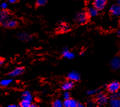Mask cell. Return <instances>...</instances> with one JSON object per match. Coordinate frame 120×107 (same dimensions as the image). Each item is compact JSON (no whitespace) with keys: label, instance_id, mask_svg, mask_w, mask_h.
<instances>
[{"label":"cell","instance_id":"cell-1","mask_svg":"<svg viewBox=\"0 0 120 107\" xmlns=\"http://www.w3.org/2000/svg\"><path fill=\"white\" fill-rule=\"evenodd\" d=\"M89 19V15L88 13L85 11L78 12L75 17V21L79 25H83L88 22Z\"/></svg>","mask_w":120,"mask_h":107},{"label":"cell","instance_id":"cell-2","mask_svg":"<svg viewBox=\"0 0 120 107\" xmlns=\"http://www.w3.org/2000/svg\"><path fill=\"white\" fill-rule=\"evenodd\" d=\"M109 99L107 96L103 92L98 93L96 97V102L98 105L104 106L107 103Z\"/></svg>","mask_w":120,"mask_h":107},{"label":"cell","instance_id":"cell-3","mask_svg":"<svg viewBox=\"0 0 120 107\" xmlns=\"http://www.w3.org/2000/svg\"><path fill=\"white\" fill-rule=\"evenodd\" d=\"M107 91L113 94L116 92L120 91V83L116 81H114L109 84L107 87Z\"/></svg>","mask_w":120,"mask_h":107},{"label":"cell","instance_id":"cell-4","mask_svg":"<svg viewBox=\"0 0 120 107\" xmlns=\"http://www.w3.org/2000/svg\"><path fill=\"white\" fill-rule=\"evenodd\" d=\"M107 3V0H94L93 2V6L98 11H102L105 7Z\"/></svg>","mask_w":120,"mask_h":107},{"label":"cell","instance_id":"cell-5","mask_svg":"<svg viewBox=\"0 0 120 107\" xmlns=\"http://www.w3.org/2000/svg\"><path fill=\"white\" fill-rule=\"evenodd\" d=\"M10 14L6 9H3L0 11V23L3 25L8 20H9Z\"/></svg>","mask_w":120,"mask_h":107},{"label":"cell","instance_id":"cell-6","mask_svg":"<svg viewBox=\"0 0 120 107\" xmlns=\"http://www.w3.org/2000/svg\"><path fill=\"white\" fill-rule=\"evenodd\" d=\"M110 12L114 17H120V6L117 4H113L110 8Z\"/></svg>","mask_w":120,"mask_h":107},{"label":"cell","instance_id":"cell-7","mask_svg":"<svg viewBox=\"0 0 120 107\" xmlns=\"http://www.w3.org/2000/svg\"><path fill=\"white\" fill-rule=\"evenodd\" d=\"M68 78L69 80L72 81H78L80 80V75L79 73H78L76 71H72L69 73L68 75Z\"/></svg>","mask_w":120,"mask_h":107},{"label":"cell","instance_id":"cell-8","mask_svg":"<svg viewBox=\"0 0 120 107\" xmlns=\"http://www.w3.org/2000/svg\"><path fill=\"white\" fill-rule=\"evenodd\" d=\"M110 66L113 69L118 70L120 69V58L119 57H115L110 62Z\"/></svg>","mask_w":120,"mask_h":107},{"label":"cell","instance_id":"cell-9","mask_svg":"<svg viewBox=\"0 0 120 107\" xmlns=\"http://www.w3.org/2000/svg\"><path fill=\"white\" fill-rule=\"evenodd\" d=\"M78 102L75 100L72 99L64 100L63 102V107H77Z\"/></svg>","mask_w":120,"mask_h":107},{"label":"cell","instance_id":"cell-10","mask_svg":"<svg viewBox=\"0 0 120 107\" xmlns=\"http://www.w3.org/2000/svg\"><path fill=\"white\" fill-rule=\"evenodd\" d=\"M24 72V69L21 67L15 68L14 70H13L9 74V75L11 77H15L19 75H20Z\"/></svg>","mask_w":120,"mask_h":107},{"label":"cell","instance_id":"cell-11","mask_svg":"<svg viewBox=\"0 0 120 107\" xmlns=\"http://www.w3.org/2000/svg\"><path fill=\"white\" fill-rule=\"evenodd\" d=\"M62 55L63 56L64 58H67L68 59H72L75 58V54L72 52H70L68 48H64L63 51Z\"/></svg>","mask_w":120,"mask_h":107},{"label":"cell","instance_id":"cell-12","mask_svg":"<svg viewBox=\"0 0 120 107\" xmlns=\"http://www.w3.org/2000/svg\"><path fill=\"white\" fill-rule=\"evenodd\" d=\"M74 87V83L72 81H67L64 82L61 86L62 89L66 91H69V90L72 89Z\"/></svg>","mask_w":120,"mask_h":107},{"label":"cell","instance_id":"cell-13","mask_svg":"<svg viewBox=\"0 0 120 107\" xmlns=\"http://www.w3.org/2000/svg\"><path fill=\"white\" fill-rule=\"evenodd\" d=\"M18 38L19 40H20L23 42H26V41H30L31 39V36L29 34L23 32V33H20L18 34Z\"/></svg>","mask_w":120,"mask_h":107},{"label":"cell","instance_id":"cell-14","mask_svg":"<svg viewBox=\"0 0 120 107\" xmlns=\"http://www.w3.org/2000/svg\"><path fill=\"white\" fill-rule=\"evenodd\" d=\"M87 13L90 17H94L98 15V10L94 7H90L87 10Z\"/></svg>","mask_w":120,"mask_h":107},{"label":"cell","instance_id":"cell-15","mask_svg":"<svg viewBox=\"0 0 120 107\" xmlns=\"http://www.w3.org/2000/svg\"><path fill=\"white\" fill-rule=\"evenodd\" d=\"M22 98L23 100H25L30 101V102H32L33 99L32 94L29 91L23 92L22 95Z\"/></svg>","mask_w":120,"mask_h":107},{"label":"cell","instance_id":"cell-16","mask_svg":"<svg viewBox=\"0 0 120 107\" xmlns=\"http://www.w3.org/2000/svg\"><path fill=\"white\" fill-rule=\"evenodd\" d=\"M110 105L112 107H120V98H112L110 101Z\"/></svg>","mask_w":120,"mask_h":107},{"label":"cell","instance_id":"cell-17","mask_svg":"<svg viewBox=\"0 0 120 107\" xmlns=\"http://www.w3.org/2000/svg\"><path fill=\"white\" fill-rule=\"evenodd\" d=\"M3 26L8 28H14L17 26V22L15 20H8Z\"/></svg>","mask_w":120,"mask_h":107},{"label":"cell","instance_id":"cell-18","mask_svg":"<svg viewBox=\"0 0 120 107\" xmlns=\"http://www.w3.org/2000/svg\"><path fill=\"white\" fill-rule=\"evenodd\" d=\"M70 26L65 23H61L58 26V31L60 32H67L69 31Z\"/></svg>","mask_w":120,"mask_h":107},{"label":"cell","instance_id":"cell-19","mask_svg":"<svg viewBox=\"0 0 120 107\" xmlns=\"http://www.w3.org/2000/svg\"><path fill=\"white\" fill-rule=\"evenodd\" d=\"M12 82V79H3L0 81V86L6 87L10 84H11Z\"/></svg>","mask_w":120,"mask_h":107},{"label":"cell","instance_id":"cell-20","mask_svg":"<svg viewBox=\"0 0 120 107\" xmlns=\"http://www.w3.org/2000/svg\"><path fill=\"white\" fill-rule=\"evenodd\" d=\"M53 107H63V102L60 99H56L53 102Z\"/></svg>","mask_w":120,"mask_h":107},{"label":"cell","instance_id":"cell-21","mask_svg":"<svg viewBox=\"0 0 120 107\" xmlns=\"http://www.w3.org/2000/svg\"><path fill=\"white\" fill-rule=\"evenodd\" d=\"M32 104V102H30V101H27L25 100H23L21 101L20 103V106L22 107H30L31 105Z\"/></svg>","mask_w":120,"mask_h":107},{"label":"cell","instance_id":"cell-22","mask_svg":"<svg viewBox=\"0 0 120 107\" xmlns=\"http://www.w3.org/2000/svg\"><path fill=\"white\" fill-rule=\"evenodd\" d=\"M48 0H36V4L38 6H43L47 3Z\"/></svg>","mask_w":120,"mask_h":107},{"label":"cell","instance_id":"cell-23","mask_svg":"<svg viewBox=\"0 0 120 107\" xmlns=\"http://www.w3.org/2000/svg\"><path fill=\"white\" fill-rule=\"evenodd\" d=\"M112 98H120V91H118L116 92L115 93H113L112 94V96H111V99Z\"/></svg>","mask_w":120,"mask_h":107},{"label":"cell","instance_id":"cell-24","mask_svg":"<svg viewBox=\"0 0 120 107\" xmlns=\"http://www.w3.org/2000/svg\"><path fill=\"white\" fill-rule=\"evenodd\" d=\"M63 98L64 99V100L69 99L71 98V94L69 92H68V91H65L63 94Z\"/></svg>","mask_w":120,"mask_h":107},{"label":"cell","instance_id":"cell-25","mask_svg":"<svg viewBox=\"0 0 120 107\" xmlns=\"http://www.w3.org/2000/svg\"><path fill=\"white\" fill-rule=\"evenodd\" d=\"M97 92H98V91L95 89L89 90V91H88V92H87V94L88 95H90V96H93V95L96 94Z\"/></svg>","mask_w":120,"mask_h":107},{"label":"cell","instance_id":"cell-26","mask_svg":"<svg viewBox=\"0 0 120 107\" xmlns=\"http://www.w3.org/2000/svg\"><path fill=\"white\" fill-rule=\"evenodd\" d=\"M1 7L3 9H6L7 7H8V3H6V2H4L3 3H1Z\"/></svg>","mask_w":120,"mask_h":107},{"label":"cell","instance_id":"cell-27","mask_svg":"<svg viewBox=\"0 0 120 107\" xmlns=\"http://www.w3.org/2000/svg\"><path fill=\"white\" fill-rule=\"evenodd\" d=\"M8 1L10 3H14L17 1V0H8Z\"/></svg>","mask_w":120,"mask_h":107},{"label":"cell","instance_id":"cell-28","mask_svg":"<svg viewBox=\"0 0 120 107\" xmlns=\"http://www.w3.org/2000/svg\"><path fill=\"white\" fill-rule=\"evenodd\" d=\"M77 107H85V105H82V104H81L80 103H78Z\"/></svg>","mask_w":120,"mask_h":107},{"label":"cell","instance_id":"cell-29","mask_svg":"<svg viewBox=\"0 0 120 107\" xmlns=\"http://www.w3.org/2000/svg\"><path fill=\"white\" fill-rule=\"evenodd\" d=\"M4 61L3 59H0V66H1V65L4 63Z\"/></svg>","mask_w":120,"mask_h":107},{"label":"cell","instance_id":"cell-30","mask_svg":"<svg viewBox=\"0 0 120 107\" xmlns=\"http://www.w3.org/2000/svg\"><path fill=\"white\" fill-rule=\"evenodd\" d=\"M117 34H118V36L120 37V28L118 30V31H117Z\"/></svg>","mask_w":120,"mask_h":107},{"label":"cell","instance_id":"cell-31","mask_svg":"<svg viewBox=\"0 0 120 107\" xmlns=\"http://www.w3.org/2000/svg\"><path fill=\"white\" fill-rule=\"evenodd\" d=\"M9 107H17V105H10L8 106Z\"/></svg>","mask_w":120,"mask_h":107},{"label":"cell","instance_id":"cell-32","mask_svg":"<svg viewBox=\"0 0 120 107\" xmlns=\"http://www.w3.org/2000/svg\"><path fill=\"white\" fill-rule=\"evenodd\" d=\"M36 107L37 105H36V104H31V107Z\"/></svg>","mask_w":120,"mask_h":107},{"label":"cell","instance_id":"cell-33","mask_svg":"<svg viewBox=\"0 0 120 107\" xmlns=\"http://www.w3.org/2000/svg\"><path fill=\"white\" fill-rule=\"evenodd\" d=\"M117 4H118L120 6V0H117Z\"/></svg>","mask_w":120,"mask_h":107},{"label":"cell","instance_id":"cell-34","mask_svg":"<svg viewBox=\"0 0 120 107\" xmlns=\"http://www.w3.org/2000/svg\"><path fill=\"white\" fill-rule=\"evenodd\" d=\"M83 54H84V52H80V55H83Z\"/></svg>","mask_w":120,"mask_h":107},{"label":"cell","instance_id":"cell-35","mask_svg":"<svg viewBox=\"0 0 120 107\" xmlns=\"http://www.w3.org/2000/svg\"></svg>","mask_w":120,"mask_h":107}]
</instances>
